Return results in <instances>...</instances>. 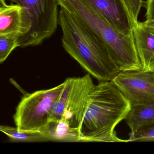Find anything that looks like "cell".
Listing matches in <instances>:
<instances>
[{"label": "cell", "instance_id": "cell-9", "mask_svg": "<svg viewBox=\"0 0 154 154\" xmlns=\"http://www.w3.org/2000/svg\"><path fill=\"white\" fill-rule=\"evenodd\" d=\"M6 1L0 0V34L19 32L22 36L26 35L31 23L25 9L13 3L7 4Z\"/></svg>", "mask_w": 154, "mask_h": 154}, {"label": "cell", "instance_id": "cell-14", "mask_svg": "<svg viewBox=\"0 0 154 154\" xmlns=\"http://www.w3.org/2000/svg\"><path fill=\"white\" fill-rule=\"evenodd\" d=\"M20 32H14L0 34V63H4L16 48L20 47Z\"/></svg>", "mask_w": 154, "mask_h": 154}, {"label": "cell", "instance_id": "cell-4", "mask_svg": "<svg viewBox=\"0 0 154 154\" xmlns=\"http://www.w3.org/2000/svg\"><path fill=\"white\" fill-rule=\"evenodd\" d=\"M91 76L88 73L82 77L66 79L53 105L50 120L64 119L72 127L80 129L90 94L95 85Z\"/></svg>", "mask_w": 154, "mask_h": 154}, {"label": "cell", "instance_id": "cell-5", "mask_svg": "<svg viewBox=\"0 0 154 154\" xmlns=\"http://www.w3.org/2000/svg\"><path fill=\"white\" fill-rule=\"evenodd\" d=\"M63 86V82L56 87L23 96L13 117L19 130L39 131L50 120L53 105Z\"/></svg>", "mask_w": 154, "mask_h": 154}, {"label": "cell", "instance_id": "cell-8", "mask_svg": "<svg viewBox=\"0 0 154 154\" xmlns=\"http://www.w3.org/2000/svg\"><path fill=\"white\" fill-rule=\"evenodd\" d=\"M100 12L119 32L133 34L132 18L125 0H83Z\"/></svg>", "mask_w": 154, "mask_h": 154}, {"label": "cell", "instance_id": "cell-16", "mask_svg": "<svg viewBox=\"0 0 154 154\" xmlns=\"http://www.w3.org/2000/svg\"><path fill=\"white\" fill-rule=\"evenodd\" d=\"M132 18L134 27L138 23V17L141 8L143 6V0H125Z\"/></svg>", "mask_w": 154, "mask_h": 154}, {"label": "cell", "instance_id": "cell-10", "mask_svg": "<svg viewBox=\"0 0 154 154\" xmlns=\"http://www.w3.org/2000/svg\"><path fill=\"white\" fill-rule=\"evenodd\" d=\"M141 71L154 72V28L138 22L133 28Z\"/></svg>", "mask_w": 154, "mask_h": 154}, {"label": "cell", "instance_id": "cell-12", "mask_svg": "<svg viewBox=\"0 0 154 154\" xmlns=\"http://www.w3.org/2000/svg\"><path fill=\"white\" fill-rule=\"evenodd\" d=\"M125 119L131 133L140 127L154 121V100L131 105Z\"/></svg>", "mask_w": 154, "mask_h": 154}, {"label": "cell", "instance_id": "cell-3", "mask_svg": "<svg viewBox=\"0 0 154 154\" xmlns=\"http://www.w3.org/2000/svg\"><path fill=\"white\" fill-rule=\"evenodd\" d=\"M58 5L73 16L105 46L119 72L140 70L134 35L119 32L96 10L83 0H57Z\"/></svg>", "mask_w": 154, "mask_h": 154}, {"label": "cell", "instance_id": "cell-6", "mask_svg": "<svg viewBox=\"0 0 154 154\" xmlns=\"http://www.w3.org/2000/svg\"><path fill=\"white\" fill-rule=\"evenodd\" d=\"M9 1L24 8L31 21V29L20 38V48L39 45L54 34L58 25L57 0Z\"/></svg>", "mask_w": 154, "mask_h": 154}, {"label": "cell", "instance_id": "cell-7", "mask_svg": "<svg viewBox=\"0 0 154 154\" xmlns=\"http://www.w3.org/2000/svg\"><path fill=\"white\" fill-rule=\"evenodd\" d=\"M131 105L154 100V72H119L111 80Z\"/></svg>", "mask_w": 154, "mask_h": 154}, {"label": "cell", "instance_id": "cell-1", "mask_svg": "<svg viewBox=\"0 0 154 154\" xmlns=\"http://www.w3.org/2000/svg\"><path fill=\"white\" fill-rule=\"evenodd\" d=\"M131 104L112 81L94 85L80 128L82 142H128L115 128L126 119Z\"/></svg>", "mask_w": 154, "mask_h": 154}, {"label": "cell", "instance_id": "cell-15", "mask_svg": "<svg viewBox=\"0 0 154 154\" xmlns=\"http://www.w3.org/2000/svg\"><path fill=\"white\" fill-rule=\"evenodd\" d=\"M128 142L130 141L154 140V121L143 125L130 133Z\"/></svg>", "mask_w": 154, "mask_h": 154}, {"label": "cell", "instance_id": "cell-2", "mask_svg": "<svg viewBox=\"0 0 154 154\" xmlns=\"http://www.w3.org/2000/svg\"><path fill=\"white\" fill-rule=\"evenodd\" d=\"M58 25L64 49L91 75L107 82L119 72L105 46L63 9L59 11Z\"/></svg>", "mask_w": 154, "mask_h": 154}, {"label": "cell", "instance_id": "cell-17", "mask_svg": "<svg viewBox=\"0 0 154 154\" xmlns=\"http://www.w3.org/2000/svg\"><path fill=\"white\" fill-rule=\"evenodd\" d=\"M143 4L146 9V20H154V0H146Z\"/></svg>", "mask_w": 154, "mask_h": 154}, {"label": "cell", "instance_id": "cell-11", "mask_svg": "<svg viewBox=\"0 0 154 154\" xmlns=\"http://www.w3.org/2000/svg\"><path fill=\"white\" fill-rule=\"evenodd\" d=\"M39 131L48 141L82 142L79 129L72 127L64 119L49 120Z\"/></svg>", "mask_w": 154, "mask_h": 154}, {"label": "cell", "instance_id": "cell-13", "mask_svg": "<svg viewBox=\"0 0 154 154\" xmlns=\"http://www.w3.org/2000/svg\"><path fill=\"white\" fill-rule=\"evenodd\" d=\"M0 131L6 134L13 142H41L48 141L47 138L39 131L19 130L17 127L0 126Z\"/></svg>", "mask_w": 154, "mask_h": 154}, {"label": "cell", "instance_id": "cell-18", "mask_svg": "<svg viewBox=\"0 0 154 154\" xmlns=\"http://www.w3.org/2000/svg\"><path fill=\"white\" fill-rule=\"evenodd\" d=\"M143 23L146 26L154 28V20H146V21L143 22Z\"/></svg>", "mask_w": 154, "mask_h": 154}]
</instances>
